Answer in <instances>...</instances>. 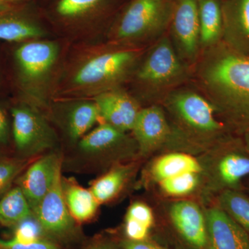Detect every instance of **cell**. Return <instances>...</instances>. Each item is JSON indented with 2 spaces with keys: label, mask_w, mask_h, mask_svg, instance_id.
Here are the masks:
<instances>
[{
  "label": "cell",
  "mask_w": 249,
  "mask_h": 249,
  "mask_svg": "<svg viewBox=\"0 0 249 249\" xmlns=\"http://www.w3.org/2000/svg\"><path fill=\"white\" fill-rule=\"evenodd\" d=\"M155 211L145 201H134L127 209L124 217V238L132 241L150 239L155 227Z\"/></svg>",
  "instance_id": "23"
},
{
  "label": "cell",
  "mask_w": 249,
  "mask_h": 249,
  "mask_svg": "<svg viewBox=\"0 0 249 249\" xmlns=\"http://www.w3.org/2000/svg\"><path fill=\"white\" fill-rule=\"evenodd\" d=\"M62 180L60 168L50 189L34 211V215L45 235L55 240L66 241L76 234V226L65 202Z\"/></svg>",
  "instance_id": "13"
},
{
  "label": "cell",
  "mask_w": 249,
  "mask_h": 249,
  "mask_svg": "<svg viewBox=\"0 0 249 249\" xmlns=\"http://www.w3.org/2000/svg\"><path fill=\"white\" fill-rule=\"evenodd\" d=\"M211 204L217 205L225 211L249 235V196L245 191H223L214 197Z\"/></svg>",
  "instance_id": "25"
},
{
  "label": "cell",
  "mask_w": 249,
  "mask_h": 249,
  "mask_svg": "<svg viewBox=\"0 0 249 249\" xmlns=\"http://www.w3.org/2000/svg\"><path fill=\"white\" fill-rule=\"evenodd\" d=\"M240 137H242L244 144H245L246 147H247V150L249 151V128L241 134Z\"/></svg>",
  "instance_id": "34"
},
{
  "label": "cell",
  "mask_w": 249,
  "mask_h": 249,
  "mask_svg": "<svg viewBox=\"0 0 249 249\" xmlns=\"http://www.w3.org/2000/svg\"><path fill=\"white\" fill-rule=\"evenodd\" d=\"M223 42L249 57V0H223Z\"/></svg>",
  "instance_id": "18"
},
{
  "label": "cell",
  "mask_w": 249,
  "mask_h": 249,
  "mask_svg": "<svg viewBox=\"0 0 249 249\" xmlns=\"http://www.w3.org/2000/svg\"><path fill=\"white\" fill-rule=\"evenodd\" d=\"M95 103L103 123L124 132L132 131L143 107L137 98L119 87L100 93Z\"/></svg>",
  "instance_id": "15"
},
{
  "label": "cell",
  "mask_w": 249,
  "mask_h": 249,
  "mask_svg": "<svg viewBox=\"0 0 249 249\" xmlns=\"http://www.w3.org/2000/svg\"><path fill=\"white\" fill-rule=\"evenodd\" d=\"M206 224V249H249V235L221 208L204 206Z\"/></svg>",
  "instance_id": "14"
},
{
  "label": "cell",
  "mask_w": 249,
  "mask_h": 249,
  "mask_svg": "<svg viewBox=\"0 0 249 249\" xmlns=\"http://www.w3.org/2000/svg\"><path fill=\"white\" fill-rule=\"evenodd\" d=\"M223 0H198L201 53L223 42Z\"/></svg>",
  "instance_id": "21"
},
{
  "label": "cell",
  "mask_w": 249,
  "mask_h": 249,
  "mask_svg": "<svg viewBox=\"0 0 249 249\" xmlns=\"http://www.w3.org/2000/svg\"><path fill=\"white\" fill-rule=\"evenodd\" d=\"M95 55L78 69L73 78L77 86L102 91L118 88L132 78L146 48L116 45Z\"/></svg>",
  "instance_id": "6"
},
{
  "label": "cell",
  "mask_w": 249,
  "mask_h": 249,
  "mask_svg": "<svg viewBox=\"0 0 249 249\" xmlns=\"http://www.w3.org/2000/svg\"><path fill=\"white\" fill-rule=\"evenodd\" d=\"M132 78L145 107L160 105L174 90L191 83L193 70L178 57L166 33L147 47Z\"/></svg>",
  "instance_id": "3"
},
{
  "label": "cell",
  "mask_w": 249,
  "mask_h": 249,
  "mask_svg": "<svg viewBox=\"0 0 249 249\" xmlns=\"http://www.w3.org/2000/svg\"><path fill=\"white\" fill-rule=\"evenodd\" d=\"M99 119V110L95 102L81 103L76 106L69 114L68 133L70 139L73 142L79 141Z\"/></svg>",
  "instance_id": "26"
},
{
  "label": "cell",
  "mask_w": 249,
  "mask_h": 249,
  "mask_svg": "<svg viewBox=\"0 0 249 249\" xmlns=\"http://www.w3.org/2000/svg\"><path fill=\"white\" fill-rule=\"evenodd\" d=\"M12 5L8 4L5 0H0V11H4L11 7Z\"/></svg>",
  "instance_id": "35"
},
{
  "label": "cell",
  "mask_w": 249,
  "mask_h": 249,
  "mask_svg": "<svg viewBox=\"0 0 249 249\" xmlns=\"http://www.w3.org/2000/svg\"><path fill=\"white\" fill-rule=\"evenodd\" d=\"M202 170L196 156L178 151L163 152L149 160L142 174V184L150 190L156 183L190 171Z\"/></svg>",
  "instance_id": "17"
},
{
  "label": "cell",
  "mask_w": 249,
  "mask_h": 249,
  "mask_svg": "<svg viewBox=\"0 0 249 249\" xmlns=\"http://www.w3.org/2000/svg\"><path fill=\"white\" fill-rule=\"evenodd\" d=\"M167 34L178 57L193 70L201 53L198 0H174Z\"/></svg>",
  "instance_id": "10"
},
{
  "label": "cell",
  "mask_w": 249,
  "mask_h": 249,
  "mask_svg": "<svg viewBox=\"0 0 249 249\" xmlns=\"http://www.w3.org/2000/svg\"><path fill=\"white\" fill-rule=\"evenodd\" d=\"M162 201L163 218L181 244L188 249H206L204 206L196 199Z\"/></svg>",
  "instance_id": "9"
},
{
  "label": "cell",
  "mask_w": 249,
  "mask_h": 249,
  "mask_svg": "<svg viewBox=\"0 0 249 249\" xmlns=\"http://www.w3.org/2000/svg\"><path fill=\"white\" fill-rule=\"evenodd\" d=\"M44 35V31L25 10L12 5L0 11V42L20 43Z\"/></svg>",
  "instance_id": "20"
},
{
  "label": "cell",
  "mask_w": 249,
  "mask_h": 249,
  "mask_svg": "<svg viewBox=\"0 0 249 249\" xmlns=\"http://www.w3.org/2000/svg\"><path fill=\"white\" fill-rule=\"evenodd\" d=\"M174 0H132L111 33L116 45L146 48L166 34Z\"/></svg>",
  "instance_id": "5"
},
{
  "label": "cell",
  "mask_w": 249,
  "mask_h": 249,
  "mask_svg": "<svg viewBox=\"0 0 249 249\" xmlns=\"http://www.w3.org/2000/svg\"><path fill=\"white\" fill-rule=\"evenodd\" d=\"M30 163V159L0 155V198L14 186Z\"/></svg>",
  "instance_id": "27"
},
{
  "label": "cell",
  "mask_w": 249,
  "mask_h": 249,
  "mask_svg": "<svg viewBox=\"0 0 249 249\" xmlns=\"http://www.w3.org/2000/svg\"><path fill=\"white\" fill-rule=\"evenodd\" d=\"M0 249H60L53 240L42 238L32 242H21L11 238H0Z\"/></svg>",
  "instance_id": "30"
},
{
  "label": "cell",
  "mask_w": 249,
  "mask_h": 249,
  "mask_svg": "<svg viewBox=\"0 0 249 249\" xmlns=\"http://www.w3.org/2000/svg\"><path fill=\"white\" fill-rule=\"evenodd\" d=\"M13 51L15 84L22 91L45 77L58 57V46L48 41L29 40Z\"/></svg>",
  "instance_id": "11"
},
{
  "label": "cell",
  "mask_w": 249,
  "mask_h": 249,
  "mask_svg": "<svg viewBox=\"0 0 249 249\" xmlns=\"http://www.w3.org/2000/svg\"><path fill=\"white\" fill-rule=\"evenodd\" d=\"M141 161L138 160L114 165L95 180L89 190L98 204H107L119 197L135 178Z\"/></svg>",
  "instance_id": "19"
},
{
  "label": "cell",
  "mask_w": 249,
  "mask_h": 249,
  "mask_svg": "<svg viewBox=\"0 0 249 249\" xmlns=\"http://www.w3.org/2000/svg\"><path fill=\"white\" fill-rule=\"evenodd\" d=\"M14 229L12 238L21 242H35L44 238L43 229L35 216L32 215L19 222Z\"/></svg>",
  "instance_id": "29"
},
{
  "label": "cell",
  "mask_w": 249,
  "mask_h": 249,
  "mask_svg": "<svg viewBox=\"0 0 249 249\" xmlns=\"http://www.w3.org/2000/svg\"><path fill=\"white\" fill-rule=\"evenodd\" d=\"M10 113L11 139L16 157L30 159L53 146L55 137L53 129L32 106L18 101L13 103Z\"/></svg>",
  "instance_id": "8"
},
{
  "label": "cell",
  "mask_w": 249,
  "mask_h": 249,
  "mask_svg": "<svg viewBox=\"0 0 249 249\" xmlns=\"http://www.w3.org/2000/svg\"><path fill=\"white\" fill-rule=\"evenodd\" d=\"M11 141V123L6 109L0 105V147L8 146Z\"/></svg>",
  "instance_id": "31"
},
{
  "label": "cell",
  "mask_w": 249,
  "mask_h": 249,
  "mask_svg": "<svg viewBox=\"0 0 249 249\" xmlns=\"http://www.w3.org/2000/svg\"><path fill=\"white\" fill-rule=\"evenodd\" d=\"M34 215L30 204L22 189L13 186L0 198V224L14 228L19 222Z\"/></svg>",
  "instance_id": "24"
},
{
  "label": "cell",
  "mask_w": 249,
  "mask_h": 249,
  "mask_svg": "<svg viewBox=\"0 0 249 249\" xmlns=\"http://www.w3.org/2000/svg\"><path fill=\"white\" fill-rule=\"evenodd\" d=\"M160 106L173 131L167 152L199 156L233 134L219 119L213 105L192 82L170 93Z\"/></svg>",
  "instance_id": "2"
},
{
  "label": "cell",
  "mask_w": 249,
  "mask_h": 249,
  "mask_svg": "<svg viewBox=\"0 0 249 249\" xmlns=\"http://www.w3.org/2000/svg\"><path fill=\"white\" fill-rule=\"evenodd\" d=\"M244 187H245V191L249 196V177L244 181Z\"/></svg>",
  "instance_id": "36"
},
{
  "label": "cell",
  "mask_w": 249,
  "mask_h": 249,
  "mask_svg": "<svg viewBox=\"0 0 249 249\" xmlns=\"http://www.w3.org/2000/svg\"><path fill=\"white\" fill-rule=\"evenodd\" d=\"M62 166L60 156L50 153L30 163L16 181L25 195L33 213L53 184Z\"/></svg>",
  "instance_id": "16"
},
{
  "label": "cell",
  "mask_w": 249,
  "mask_h": 249,
  "mask_svg": "<svg viewBox=\"0 0 249 249\" xmlns=\"http://www.w3.org/2000/svg\"><path fill=\"white\" fill-rule=\"evenodd\" d=\"M124 249H170L150 240L132 241L124 238L119 240Z\"/></svg>",
  "instance_id": "32"
},
{
  "label": "cell",
  "mask_w": 249,
  "mask_h": 249,
  "mask_svg": "<svg viewBox=\"0 0 249 249\" xmlns=\"http://www.w3.org/2000/svg\"><path fill=\"white\" fill-rule=\"evenodd\" d=\"M131 132L142 160L168 151L173 137L171 125L160 105L142 107Z\"/></svg>",
  "instance_id": "12"
},
{
  "label": "cell",
  "mask_w": 249,
  "mask_h": 249,
  "mask_svg": "<svg viewBox=\"0 0 249 249\" xmlns=\"http://www.w3.org/2000/svg\"><path fill=\"white\" fill-rule=\"evenodd\" d=\"M109 0H60L56 6L59 16L65 18L83 17Z\"/></svg>",
  "instance_id": "28"
},
{
  "label": "cell",
  "mask_w": 249,
  "mask_h": 249,
  "mask_svg": "<svg viewBox=\"0 0 249 249\" xmlns=\"http://www.w3.org/2000/svg\"><path fill=\"white\" fill-rule=\"evenodd\" d=\"M78 150L87 160L107 166V169L119 163L139 160L138 146L132 134L106 123L80 139Z\"/></svg>",
  "instance_id": "7"
},
{
  "label": "cell",
  "mask_w": 249,
  "mask_h": 249,
  "mask_svg": "<svg viewBox=\"0 0 249 249\" xmlns=\"http://www.w3.org/2000/svg\"><path fill=\"white\" fill-rule=\"evenodd\" d=\"M64 197L69 211L75 221L88 222L94 217L99 204L90 190L71 179L62 180Z\"/></svg>",
  "instance_id": "22"
},
{
  "label": "cell",
  "mask_w": 249,
  "mask_h": 249,
  "mask_svg": "<svg viewBox=\"0 0 249 249\" xmlns=\"http://www.w3.org/2000/svg\"><path fill=\"white\" fill-rule=\"evenodd\" d=\"M196 157L204 175L199 200L203 206L211 204L223 191H245L244 181L249 177V151L240 135L229 134Z\"/></svg>",
  "instance_id": "4"
},
{
  "label": "cell",
  "mask_w": 249,
  "mask_h": 249,
  "mask_svg": "<svg viewBox=\"0 0 249 249\" xmlns=\"http://www.w3.org/2000/svg\"><path fill=\"white\" fill-rule=\"evenodd\" d=\"M87 249H124L120 241L109 237H101L95 240Z\"/></svg>",
  "instance_id": "33"
},
{
  "label": "cell",
  "mask_w": 249,
  "mask_h": 249,
  "mask_svg": "<svg viewBox=\"0 0 249 249\" xmlns=\"http://www.w3.org/2000/svg\"><path fill=\"white\" fill-rule=\"evenodd\" d=\"M192 83L232 133L240 136L249 128V57L220 42L201 53Z\"/></svg>",
  "instance_id": "1"
},
{
  "label": "cell",
  "mask_w": 249,
  "mask_h": 249,
  "mask_svg": "<svg viewBox=\"0 0 249 249\" xmlns=\"http://www.w3.org/2000/svg\"><path fill=\"white\" fill-rule=\"evenodd\" d=\"M9 4L14 5L16 3L19 2V1H24V0H5Z\"/></svg>",
  "instance_id": "37"
}]
</instances>
